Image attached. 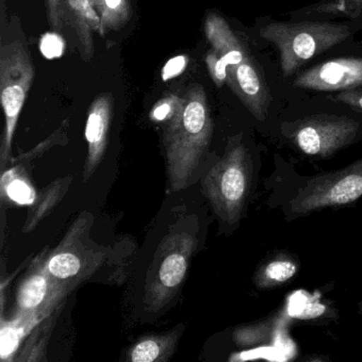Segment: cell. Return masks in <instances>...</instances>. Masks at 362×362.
I'll return each mask as SVG.
<instances>
[{"label":"cell","instance_id":"obj_24","mask_svg":"<svg viewBox=\"0 0 362 362\" xmlns=\"http://www.w3.org/2000/svg\"><path fill=\"white\" fill-rule=\"evenodd\" d=\"M328 98L332 101H334V103L347 105V107H351L355 111L362 112V90H342V92H338L336 95H332V96H329Z\"/></svg>","mask_w":362,"mask_h":362},{"label":"cell","instance_id":"obj_21","mask_svg":"<svg viewBox=\"0 0 362 362\" xmlns=\"http://www.w3.org/2000/svg\"><path fill=\"white\" fill-rule=\"evenodd\" d=\"M269 336V324L260 323L257 325L245 326L235 330L233 338L235 343L241 347L257 346L266 342Z\"/></svg>","mask_w":362,"mask_h":362},{"label":"cell","instance_id":"obj_5","mask_svg":"<svg viewBox=\"0 0 362 362\" xmlns=\"http://www.w3.org/2000/svg\"><path fill=\"white\" fill-rule=\"evenodd\" d=\"M33 77L35 69L24 45L21 42L4 45L0 58V88L6 128L0 148L1 168L9 163L14 131Z\"/></svg>","mask_w":362,"mask_h":362},{"label":"cell","instance_id":"obj_11","mask_svg":"<svg viewBox=\"0 0 362 362\" xmlns=\"http://www.w3.org/2000/svg\"><path fill=\"white\" fill-rule=\"evenodd\" d=\"M292 22H330L336 18L362 20V7L356 0H321L287 13Z\"/></svg>","mask_w":362,"mask_h":362},{"label":"cell","instance_id":"obj_15","mask_svg":"<svg viewBox=\"0 0 362 362\" xmlns=\"http://www.w3.org/2000/svg\"><path fill=\"white\" fill-rule=\"evenodd\" d=\"M298 272V264L287 257L275 258L264 264L255 275L256 285L259 288L279 287L293 279Z\"/></svg>","mask_w":362,"mask_h":362},{"label":"cell","instance_id":"obj_25","mask_svg":"<svg viewBox=\"0 0 362 362\" xmlns=\"http://www.w3.org/2000/svg\"><path fill=\"white\" fill-rule=\"evenodd\" d=\"M188 64V59L185 56H177L170 59L165 64L162 71L163 81H168L181 75Z\"/></svg>","mask_w":362,"mask_h":362},{"label":"cell","instance_id":"obj_8","mask_svg":"<svg viewBox=\"0 0 362 362\" xmlns=\"http://www.w3.org/2000/svg\"><path fill=\"white\" fill-rule=\"evenodd\" d=\"M194 247L196 243L188 234H175L164 241L158 271L150 284L152 304L160 305L177 292L185 279Z\"/></svg>","mask_w":362,"mask_h":362},{"label":"cell","instance_id":"obj_19","mask_svg":"<svg viewBox=\"0 0 362 362\" xmlns=\"http://www.w3.org/2000/svg\"><path fill=\"white\" fill-rule=\"evenodd\" d=\"M54 317H47L40 323L29 334L20 356L16 358L18 361H41L45 354L46 342L54 324Z\"/></svg>","mask_w":362,"mask_h":362},{"label":"cell","instance_id":"obj_18","mask_svg":"<svg viewBox=\"0 0 362 362\" xmlns=\"http://www.w3.org/2000/svg\"><path fill=\"white\" fill-rule=\"evenodd\" d=\"M47 268L54 279L60 283L79 276L83 270L81 259L75 252H54L47 259ZM64 285V284H63Z\"/></svg>","mask_w":362,"mask_h":362},{"label":"cell","instance_id":"obj_4","mask_svg":"<svg viewBox=\"0 0 362 362\" xmlns=\"http://www.w3.org/2000/svg\"><path fill=\"white\" fill-rule=\"evenodd\" d=\"M283 130L296 149L320 158H329L362 139V122L347 116H308L291 124H284Z\"/></svg>","mask_w":362,"mask_h":362},{"label":"cell","instance_id":"obj_12","mask_svg":"<svg viewBox=\"0 0 362 362\" xmlns=\"http://www.w3.org/2000/svg\"><path fill=\"white\" fill-rule=\"evenodd\" d=\"M71 177H62L56 180L52 184L44 188L41 194H37L35 203L29 211L28 219L25 223L23 232L30 233L37 228V224L52 213V209L61 202L69 186H71Z\"/></svg>","mask_w":362,"mask_h":362},{"label":"cell","instance_id":"obj_20","mask_svg":"<svg viewBox=\"0 0 362 362\" xmlns=\"http://www.w3.org/2000/svg\"><path fill=\"white\" fill-rule=\"evenodd\" d=\"M95 5L101 12V24L107 26L120 24L128 18L129 0H95Z\"/></svg>","mask_w":362,"mask_h":362},{"label":"cell","instance_id":"obj_10","mask_svg":"<svg viewBox=\"0 0 362 362\" xmlns=\"http://www.w3.org/2000/svg\"><path fill=\"white\" fill-rule=\"evenodd\" d=\"M112 107L113 99L109 94H101L90 107L86 128L88 156L84 164V182L90 179L105 158L111 127Z\"/></svg>","mask_w":362,"mask_h":362},{"label":"cell","instance_id":"obj_17","mask_svg":"<svg viewBox=\"0 0 362 362\" xmlns=\"http://www.w3.org/2000/svg\"><path fill=\"white\" fill-rule=\"evenodd\" d=\"M69 9L73 11L74 16L78 20L79 35H81V41L86 48L92 47L90 44V28L97 30L103 26L100 18L97 14L94 6L90 0H67Z\"/></svg>","mask_w":362,"mask_h":362},{"label":"cell","instance_id":"obj_23","mask_svg":"<svg viewBox=\"0 0 362 362\" xmlns=\"http://www.w3.org/2000/svg\"><path fill=\"white\" fill-rule=\"evenodd\" d=\"M206 63L215 83L218 86H223L224 82L228 81V65L226 64L223 59L215 49H213L207 54Z\"/></svg>","mask_w":362,"mask_h":362},{"label":"cell","instance_id":"obj_7","mask_svg":"<svg viewBox=\"0 0 362 362\" xmlns=\"http://www.w3.org/2000/svg\"><path fill=\"white\" fill-rule=\"evenodd\" d=\"M63 286L48 270L46 258L37 257L18 287L14 315L42 323L58 308L65 293Z\"/></svg>","mask_w":362,"mask_h":362},{"label":"cell","instance_id":"obj_9","mask_svg":"<svg viewBox=\"0 0 362 362\" xmlns=\"http://www.w3.org/2000/svg\"><path fill=\"white\" fill-rule=\"evenodd\" d=\"M292 86L317 92H342L362 86V58H338L300 74Z\"/></svg>","mask_w":362,"mask_h":362},{"label":"cell","instance_id":"obj_13","mask_svg":"<svg viewBox=\"0 0 362 362\" xmlns=\"http://www.w3.org/2000/svg\"><path fill=\"white\" fill-rule=\"evenodd\" d=\"M177 339L179 337L175 332L145 337L129 351L128 359L132 362L168 361Z\"/></svg>","mask_w":362,"mask_h":362},{"label":"cell","instance_id":"obj_22","mask_svg":"<svg viewBox=\"0 0 362 362\" xmlns=\"http://www.w3.org/2000/svg\"><path fill=\"white\" fill-rule=\"evenodd\" d=\"M65 43L57 33H46L42 37L40 49L48 60L60 58L64 52Z\"/></svg>","mask_w":362,"mask_h":362},{"label":"cell","instance_id":"obj_3","mask_svg":"<svg viewBox=\"0 0 362 362\" xmlns=\"http://www.w3.org/2000/svg\"><path fill=\"white\" fill-rule=\"evenodd\" d=\"M249 153L237 139H232L226 153L203 177L202 186L218 217L228 224L240 219L251 184Z\"/></svg>","mask_w":362,"mask_h":362},{"label":"cell","instance_id":"obj_16","mask_svg":"<svg viewBox=\"0 0 362 362\" xmlns=\"http://www.w3.org/2000/svg\"><path fill=\"white\" fill-rule=\"evenodd\" d=\"M1 192L9 200L22 205H33L37 197L35 188L18 168L4 173L1 177Z\"/></svg>","mask_w":362,"mask_h":362},{"label":"cell","instance_id":"obj_1","mask_svg":"<svg viewBox=\"0 0 362 362\" xmlns=\"http://www.w3.org/2000/svg\"><path fill=\"white\" fill-rule=\"evenodd\" d=\"M164 132L167 175L171 192L189 185L200 169L213 135V120L205 92L200 86L190 88L177 99L175 113Z\"/></svg>","mask_w":362,"mask_h":362},{"label":"cell","instance_id":"obj_26","mask_svg":"<svg viewBox=\"0 0 362 362\" xmlns=\"http://www.w3.org/2000/svg\"><path fill=\"white\" fill-rule=\"evenodd\" d=\"M177 98L175 97H169L160 101L158 105L154 107L151 112L152 119L156 122H165L175 113V107H177Z\"/></svg>","mask_w":362,"mask_h":362},{"label":"cell","instance_id":"obj_2","mask_svg":"<svg viewBox=\"0 0 362 362\" xmlns=\"http://www.w3.org/2000/svg\"><path fill=\"white\" fill-rule=\"evenodd\" d=\"M362 30V20L345 22H271L259 29V37L276 48L285 78L298 73L315 57L351 39Z\"/></svg>","mask_w":362,"mask_h":362},{"label":"cell","instance_id":"obj_27","mask_svg":"<svg viewBox=\"0 0 362 362\" xmlns=\"http://www.w3.org/2000/svg\"><path fill=\"white\" fill-rule=\"evenodd\" d=\"M356 1H357V3L362 7V0H356Z\"/></svg>","mask_w":362,"mask_h":362},{"label":"cell","instance_id":"obj_6","mask_svg":"<svg viewBox=\"0 0 362 362\" xmlns=\"http://www.w3.org/2000/svg\"><path fill=\"white\" fill-rule=\"evenodd\" d=\"M362 197V160L345 168L311 177L290 202V211L307 215L328 207L343 206Z\"/></svg>","mask_w":362,"mask_h":362},{"label":"cell","instance_id":"obj_14","mask_svg":"<svg viewBox=\"0 0 362 362\" xmlns=\"http://www.w3.org/2000/svg\"><path fill=\"white\" fill-rule=\"evenodd\" d=\"M39 324L30 317H21V315H13L9 321L1 320V328H0L1 359L4 361L13 359L12 357L16 355L22 341L28 337Z\"/></svg>","mask_w":362,"mask_h":362}]
</instances>
